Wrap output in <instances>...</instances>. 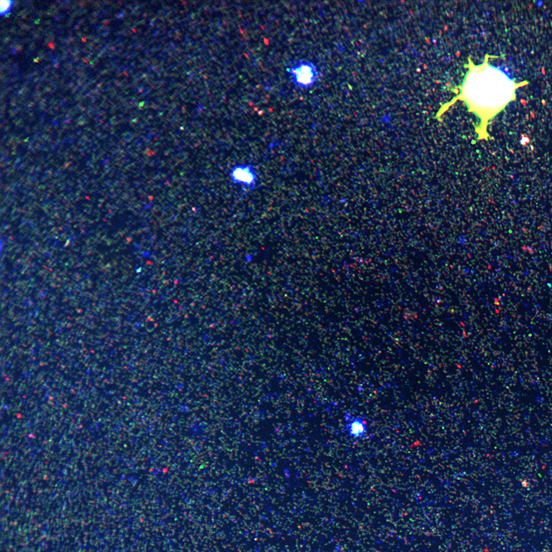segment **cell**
Instances as JSON below:
<instances>
[{
    "label": "cell",
    "mask_w": 552,
    "mask_h": 552,
    "mask_svg": "<svg viewBox=\"0 0 552 552\" xmlns=\"http://www.w3.org/2000/svg\"><path fill=\"white\" fill-rule=\"evenodd\" d=\"M347 428L349 435L356 438L362 437L367 431L365 421L360 418L354 419L349 423Z\"/></svg>",
    "instance_id": "3957f363"
},
{
    "label": "cell",
    "mask_w": 552,
    "mask_h": 552,
    "mask_svg": "<svg viewBox=\"0 0 552 552\" xmlns=\"http://www.w3.org/2000/svg\"><path fill=\"white\" fill-rule=\"evenodd\" d=\"M293 83L301 87H307L315 80V71L309 63H299L288 70Z\"/></svg>",
    "instance_id": "6da1fadb"
},
{
    "label": "cell",
    "mask_w": 552,
    "mask_h": 552,
    "mask_svg": "<svg viewBox=\"0 0 552 552\" xmlns=\"http://www.w3.org/2000/svg\"><path fill=\"white\" fill-rule=\"evenodd\" d=\"M231 176L234 182L248 187L253 185L256 181V176L253 170L246 166L234 168Z\"/></svg>",
    "instance_id": "7a4b0ae2"
},
{
    "label": "cell",
    "mask_w": 552,
    "mask_h": 552,
    "mask_svg": "<svg viewBox=\"0 0 552 552\" xmlns=\"http://www.w3.org/2000/svg\"><path fill=\"white\" fill-rule=\"evenodd\" d=\"M12 1L10 0H1L0 1V13L1 15L8 13L12 5Z\"/></svg>",
    "instance_id": "277c9868"
}]
</instances>
